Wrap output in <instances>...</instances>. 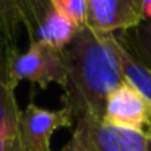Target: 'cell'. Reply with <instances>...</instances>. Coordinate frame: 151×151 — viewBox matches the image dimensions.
Listing matches in <instances>:
<instances>
[{"label":"cell","instance_id":"obj_1","mask_svg":"<svg viewBox=\"0 0 151 151\" xmlns=\"http://www.w3.org/2000/svg\"><path fill=\"white\" fill-rule=\"evenodd\" d=\"M65 83L62 107L80 117L102 119L109 94L124 83L115 34H102L81 26L63 49Z\"/></svg>","mask_w":151,"mask_h":151},{"label":"cell","instance_id":"obj_2","mask_svg":"<svg viewBox=\"0 0 151 151\" xmlns=\"http://www.w3.org/2000/svg\"><path fill=\"white\" fill-rule=\"evenodd\" d=\"M60 151H150L146 132L117 127L102 119L80 117Z\"/></svg>","mask_w":151,"mask_h":151},{"label":"cell","instance_id":"obj_3","mask_svg":"<svg viewBox=\"0 0 151 151\" xmlns=\"http://www.w3.org/2000/svg\"><path fill=\"white\" fill-rule=\"evenodd\" d=\"M0 75L13 86L20 81H29L46 89L49 85L65 83V59L63 50H57L42 41H31L24 52H18L10 59Z\"/></svg>","mask_w":151,"mask_h":151},{"label":"cell","instance_id":"obj_4","mask_svg":"<svg viewBox=\"0 0 151 151\" xmlns=\"http://www.w3.org/2000/svg\"><path fill=\"white\" fill-rule=\"evenodd\" d=\"M75 124L72 114L65 107L57 111L39 107L33 101L21 111L18 128L24 151H52L50 140L59 128H67Z\"/></svg>","mask_w":151,"mask_h":151},{"label":"cell","instance_id":"obj_5","mask_svg":"<svg viewBox=\"0 0 151 151\" xmlns=\"http://www.w3.org/2000/svg\"><path fill=\"white\" fill-rule=\"evenodd\" d=\"M143 21L141 0H86V26L98 33H125Z\"/></svg>","mask_w":151,"mask_h":151},{"label":"cell","instance_id":"obj_6","mask_svg":"<svg viewBox=\"0 0 151 151\" xmlns=\"http://www.w3.org/2000/svg\"><path fill=\"white\" fill-rule=\"evenodd\" d=\"M102 120L117 127L146 132L151 127V102L124 81L109 94Z\"/></svg>","mask_w":151,"mask_h":151},{"label":"cell","instance_id":"obj_7","mask_svg":"<svg viewBox=\"0 0 151 151\" xmlns=\"http://www.w3.org/2000/svg\"><path fill=\"white\" fill-rule=\"evenodd\" d=\"M21 29L28 31V12L23 0H0V73L20 52Z\"/></svg>","mask_w":151,"mask_h":151},{"label":"cell","instance_id":"obj_8","mask_svg":"<svg viewBox=\"0 0 151 151\" xmlns=\"http://www.w3.org/2000/svg\"><path fill=\"white\" fill-rule=\"evenodd\" d=\"M78 31V24L72 18L67 17L62 10H59L57 7L52 5L50 12L46 15L41 26L37 28L34 41H42V42L52 46L54 49L63 50L73 41V37L76 36Z\"/></svg>","mask_w":151,"mask_h":151},{"label":"cell","instance_id":"obj_9","mask_svg":"<svg viewBox=\"0 0 151 151\" xmlns=\"http://www.w3.org/2000/svg\"><path fill=\"white\" fill-rule=\"evenodd\" d=\"M117 37V36H115ZM119 60H120V70L124 81L130 85L135 91H138L146 101L151 102V70L146 65L135 59L117 39Z\"/></svg>","mask_w":151,"mask_h":151},{"label":"cell","instance_id":"obj_10","mask_svg":"<svg viewBox=\"0 0 151 151\" xmlns=\"http://www.w3.org/2000/svg\"><path fill=\"white\" fill-rule=\"evenodd\" d=\"M119 42L151 70V21H143L133 29L115 34Z\"/></svg>","mask_w":151,"mask_h":151},{"label":"cell","instance_id":"obj_11","mask_svg":"<svg viewBox=\"0 0 151 151\" xmlns=\"http://www.w3.org/2000/svg\"><path fill=\"white\" fill-rule=\"evenodd\" d=\"M15 89L17 86L0 75V127H13L20 122L21 109L18 107Z\"/></svg>","mask_w":151,"mask_h":151},{"label":"cell","instance_id":"obj_12","mask_svg":"<svg viewBox=\"0 0 151 151\" xmlns=\"http://www.w3.org/2000/svg\"><path fill=\"white\" fill-rule=\"evenodd\" d=\"M24 7L28 12V37L29 42L36 39V31L41 26L42 20L46 18V15L52 8V2L50 0H23Z\"/></svg>","mask_w":151,"mask_h":151},{"label":"cell","instance_id":"obj_13","mask_svg":"<svg viewBox=\"0 0 151 151\" xmlns=\"http://www.w3.org/2000/svg\"><path fill=\"white\" fill-rule=\"evenodd\" d=\"M54 7L62 10L80 28L86 24V0H50Z\"/></svg>","mask_w":151,"mask_h":151},{"label":"cell","instance_id":"obj_14","mask_svg":"<svg viewBox=\"0 0 151 151\" xmlns=\"http://www.w3.org/2000/svg\"><path fill=\"white\" fill-rule=\"evenodd\" d=\"M0 151H24L18 125L0 127Z\"/></svg>","mask_w":151,"mask_h":151},{"label":"cell","instance_id":"obj_15","mask_svg":"<svg viewBox=\"0 0 151 151\" xmlns=\"http://www.w3.org/2000/svg\"><path fill=\"white\" fill-rule=\"evenodd\" d=\"M141 13L145 21H151V0H141Z\"/></svg>","mask_w":151,"mask_h":151},{"label":"cell","instance_id":"obj_16","mask_svg":"<svg viewBox=\"0 0 151 151\" xmlns=\"http://www.w3.org/2000/svg\"><path fill=\"white\" fill-rule=\"evenodd\" d=\"M146 135H148V138H150V140H151V127H150V128H148V130H146Z\"/></svg>","mask_w":151,"mask_h":151},{"label":"cell","instance_id":"obj_17","mask_svg":"<svg viewBox=\"0 0 151 151\" xmlns=\"http://www.w3.org/2000/svg\"><path fill=\"white\" fill-rule=\"evenodd\" d=\"M150 151H151V140H150Z\"/></svg>","mask_w":151,"mask_h":151}]
</instances>
